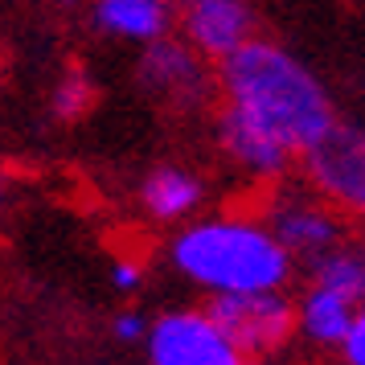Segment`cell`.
<instances>
[{
  "mask_svg": "<svg viewBox=\"0 0 365 365\" xmlns=\"http://www.w3.org/2000/svg\"><path fill=\"white\" fill-rule=\"evenodd\" d=\"M148 320L135 312V308H123V312H115V320H111V336H115L119 345H140V341H148Z\"/></svg>",
  "mask_w": 365,
  "mask_h": 365,
  "instance_id": "15",
  "label": "cell"
},
{
  "mask_svg": "<svg viewBox=\"0 0 365 365\" xmlns=\"http://www.w3.org/2000/svg\"><path fill=\"white\" fill-rule=\"evenodd\" d=\"M91 21L99 34L152 46V41H165L173 25V0H95Z\"/></svg>",
  "mask_w": 365,
  "mask_h": 365,
  "instance_id": "10",
  "label": "cell"
},
{
  "mask_svg": "<svg viewBox=\"0 0 365 365\" xmlns=\"http://www.w3.org/2000/svg\"><path fill=\"white\" fill-rule=\"evenodd\" d=\"M304 177L316 197L365 217V132L336 123L312 152H304Z\"/></svg>",
  "mask_w": 365,
  "mask_h": 365,
  "instance_id": "5",
  "label": "cell"
},
{
  "mask_svg": "<svg viewBox=\"0 0 365 365\" xmlns=\"http://www.w3.org/2000/svg\"><path fill=\"white\" fill-rule=\"evenodd\" d=\"M148 365H250V357L214 324L205 308H181L152 320Z\"/></svg>",
  "mask_w": 365,
  "mask_h": 365,
  "instance_id": "4",
  "label": "cell"
},
{
  "mask_svg": "<svg viewBox=\"0 0 365 365\" xmlns=\"http://www.w3.org/2000/svg\"><path fill=\"white\" fill-rule=\"evenodd\" d=\"M205 312L214 324L247 357H267L287 345V336L299 329L296 304L283 292H238V296H210Z\"/></svg>",
  "mask_w": 365,
  "mask_h": 365,
  "instance_id": "3",
  "label": "cell"
},
{
  "mask_svg": "<svg viewBox=\"0 0 365 365\" xmlns=\"http://www.w3.org/2000/svg\"><path fill=\"white\" fill-rule=\"evenodd\" d=\"M185 41L205 62H226L247 41H255V9L250 0H189L181 4Z\"/></svg>",
  "mask_w": 365,
  "mask_h": 365,
  "instance_id": "7",
  "label": "cell"
},
{
  "mask_svg": "<svg viewBox=\"0 0 365 365\" xmlns=\"http://www.w3.org/2000/svg\"><path fill=\"white\" fill-rule=\"evenodd\" d=\"M168 259L189 283L210 296L238 292H283L296 271V255L271 234L267 222L250 217H201L173 234Z\"/></svg>",
  "mask_w": 365,
  "mask_h": 365,
  "instance_id": "2",
  "label": "cell"
},
{
  "mask_svg": "<svg viewBox=\"0 0 365 365\" xmlns=\"http://www.w3.org/2000/svg\"><path fill=\"white\" fill-rule=\"evenodd\" d=\"M296 312H299V332H304L312 345L341 349L349 329H353V320H357V312H361V304L341 296V292H332V287L312 283V287L299 296Z\"/></svg>",
  "mask_w": 365,
  "mask_h": 365,
  "instance_id": "12",
  "label": "cell"
},
{
  "mask_svg": "<svg viewBox=\"0 0 365 365\" xmlns=\"http://www.w3.org/2000/svg\"><path fill=\"white\" fill-rule=\"evenodd\" d=\"M217 86H222V103L255 119L292 156L312 152L341 123L320 78L296 53L263 37L247 41L238 53L217 62Z\"/></svg>",
  "mask_w": 365,
  "mask_h": 365,
  "instance_id": "1",
  "label": "cell"
},
{
  "mask_svg": "<svg viewBox=\"0 0 365 365\" xmlns=\"http://www.w3.org/2000/svg\"><path fill=\"white\" fill-rule=\"evenodd\" d=\"M217 140H222V152L238 168H247L250 177L271 181V177H283L287 165H292V152L230 103H222V111H217Z\"/></svg>",
  "mask_w": 365,
  "mask_h": 365,
  "instance_id": "8",
  "label": "cell"
},
{
  "mask_svg": "<svg viewBox=\"0 0 365 365\" xmlns=\"http://www.w3.org/2000/svg\"><path fill=\"white\" fill-rule=\"evenodd\" d=\"M201 201H205L201 177L181 165H160L140 181V205L156 222H185L201 210Z\"/></svg>",
  "mask_w": 365,
  "mask_h": 365,
  "instance_id": "11",
  "label": "cell"
},
{
  "mask_svg": "<svg viewBox=\"0 0 365 365\" xmlns=\"http://www.w3.org/2000/svg\"><path fill=\"white\" fill-rule=\"evenodd\" d=\"M312 283L332 287V292L357 299L365 308V247H345L341 242L336 250L320 255L312 263Z\"/></svg>",
  "mask_w": 365,
  "mask_h": 365,
  "instance_id": "13",
  "label": "cell"
},
{
  "mask_svg": "<svg viewBox=\"0 0 365 365\" xmlns=\"http://www.w3.org/2000/svg\"><path fill=\"white\" fill-rule=\"evenodd\" d=\"M267 226L292 255H304L316 263L320 255L341 247L345 226L324 197H304V193H283L267 205Z\"/></svg>",
  "mask_w": 365,
  "mask_h": 365,
  "instance_id": "6",
  "label": "cell"
},
{
  "mask_svg": "<svg viewBox=\"0 0 365 365\" xmlns=\"http://www.w3.org/2000/svg\"><path fill=\"white\" fill-rule=\"evenodd\" d=\"M177 4H189V0H177Z\"/></svg>",
  "mask_w": 365,
  "mask_h": 365,
  "instance_id": "18",
  "label": "cell"
},
{
  "mask_svg": "<svg viewBox=\"0 0 365 365\" xmlns=\"http://www.w3.org/2000/svg\"><path fill=\"white\" fill-rule=\"evenodd\" d=\"M91 103H95V86H91V78H86L83 70H70L62 83L53 86L50 95V107L58 119H83L86 111H91Z\"/></svg>",
  "mask_w": 365,
  "mask_h": 365,
  "instance_id": "14",
  "label": "cell"
},
{
  "mask_svg": "<svg viewBox=\"0 0 365 365\" xmlns=\"http://www.w3.org/2000/svg\"><path fill=\"white\" fill-rule=\"evenodd\" d=\"M341 361L345 365H365V308L357 312L353 329H349L345 345H341Z\"/></svg>",
  "mask_w": 365,
  "mask_h": 365,
  "instance_id": "17",
  "label": "cell"
},
{
  "mask_svg": "<svg viewBox=\"0 0 365 365\" xmlns=\"http://www.w3.org/2000/svg\"><path fill=\"white\" fill-rule=\"evenodd\" d=\"M140 83L168 95V99H201L210 74H205V58H201L189 41H152L148 53L140 58Z\"/></svg>",
  "mask_w": 365,
  "mask_h": 365,
  "instance_id": "9",
  "label": "cell"
},
{
  "mask_svg": "<svg viewBox=\"0 0 365 365\" xmlns=\"http://www.w3.org/2000/svg\"><path fill=\"white\" fill-rule=\"evenodd\" d=\"M111 283H115V292H123V296H132L135 287L144 283V263L140 259H111Z\"/></svg>",
  "mask_w": 365,
  "mask_h": 365,
  "instance_id": "16",
  "label": "cell"
}]
</instances>
